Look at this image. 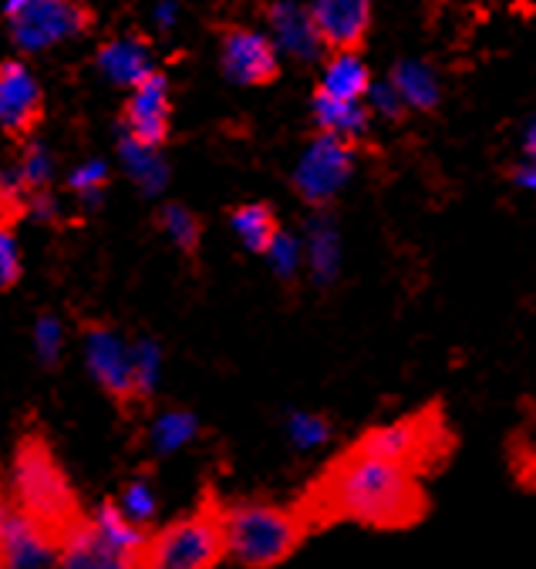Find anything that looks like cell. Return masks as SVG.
Segmentation results:
<instances>
[{
    "label": "cell",
    "mask_w": 536,
    "mask_h": 569,
    "mask_svg": "<svg viewBox=\"0 0 536 569\" xmlns=\"http://www.w3.org/2000/svg\"><path fill=\"white\" fill-rule=\"evenodd\" d=\"M21 277H24V260L18 243V226L0 222V293L18 290Z\"/></svg>",
    "instance_id": "cb8c5ba5"
},
{
    "label": "cell",
    "mask_w": 536,
    "mask_h": 569,
    "mask_svg": "<svg viewBox=\"0 0 536 569\" xmlns=\"http://www.w3.org/2000/svg\"><path fill=\"white\" fill-rule=\"evenodd\" d=\"M310 116H314V126L317 132L325 136H338L351 146H358L371 126V111L365 108V101H345V98H331L325 91H314V101H310Z\"/></svg>",
    "instance_id": "2e32d148"
},
{
    "label": "cell",
    "mask_w": 536,
    "mask_h": 569,
    "mask_svg": "<svg viewBox=\"0 0 536 569\" xmlns=\"http://www.w3.org/2000/svg\"><path fill=\"white\" fill-rule=\"evenodd\" d=\"M149 529L136 526L116 499L98 502L68 532L54 569H139Z\"/></svg>",
    "instance_id": "5b68a950"
},
{
    "label": "cell",
    "mask_w": 536,
    "mask_h": 569,
    "mask_svg": "<svg viewBox=\"0 0 536 569\" xmlns=\"http://www.w3.org/2000/svg\"><path fill=\"white\" fill-rule=\"evenodd\" d=\"M112 176L109 169H105V162H91V166H78L68 179V189L81 199H91V196H101L105 189H109Z\"/></svg>",
    "instance_id": "484cf974"
},
{
    "label": "cell",
    "mask_w": 536,
    "mask_h": 569,
    "mask_svg": "<svg viewBox=\"0 0 536 569\" xmlns=\"http://www.w3.org/2000/svg\"><path fill=\"white\" fill-rule=\"evenodd\" d=\"M81 345L85 365L98 391L112 401L122 418H136L146 401L139 395V371H136V345L105 317L81 320Z\"/></svg>",
    "instance_id": "8992f818"
},
{
    "label": "cell",
    "mask_w": 536,
    "mask_h": 569,
    "mask_svg": "<svg viewBox=\"0 0 536 569\" xmlns=\"http://www.w3.org/2000/svg\"><path fill=\"white\" fill-rule=\"evenodd\" d=\"M48 119L44 88L21 58L0 61V136L14 149L38 142Z\"/></svg>",
    "instance_id": "ba28073f"
},
{
    "label": "cell",
    "mask_w": 536,
    "mask_h": 569,
    "mask_svg": "<svg viewBox=\"0 0 536 569\" xmlns=\"http://www.w3.org/2000/svg\"><path fill=\"white\" fill-rule=\"evenodd\" d=\"M156 222L159 230L176 243V250L186 257V260H196L199 250H202V219L182 206V202H162L156 209Z\"/></svg>",
    "instance_id": "ffe728a7"
},
{
    "label": "cell",
    "mask_w": 536,
    "mask_h": 569,
    "mask_svg": "<svg viewBox=\"0 0 536 569\" xmlns=\"http://www.w3.org/2000/svg\"><path fill=\"white\" fill-rule=\"evenodd\" d=\"M355 156H358V146H351L338 136L317 132L310 139L307 152L300 156L297 172L290 179L294 192L310 206H328L345 189V182L351 179Z\"/></svg>",
    "instance_id": "30bf717a"
},
{
    "label": "cell",
    "mask_w": 536,
    "mask_h": 569,
    "mask_svg": "<svg viewBox=\"0 0 536 569\" xmlns=\"http://www.w3.org/2000/svg\"><path fill=\"white\" fill-rule=\"evenodd\" d=\"M395 91H398V98L405 101V104H411V108H433L436 104V81L428 78V71L425 68H415V64H405V68H398V74H395Z\"/></svg>",
    "instance_id": "603a6c76"
},
{
    "label": "cell",
    "mask_w": 536,
    "mask_h": 569,
    "mask_svg": "<svg viewBox=\"0 0 536 569\" xmlns=\"http://www.w3.org/2000/svg\"><path fill=\"white\" fill-rule=\"evenodd\" d=\"M361 445L375 455H385V459L411 466L418 472L433 462L436 451L443 448V428L436 418H428V415L401 418V421H388V425L365 431Z\"/></svg>",
    "instance_id": "7c38bea8"
},
{
    "label": "cell",
    "mask_w": 536,
    "mask_h": 569,
    "mask_svg": "<svg viewBox=\"0 0 536 569\" xmlns=\"http://www.w3.org/2000/svg\"><path fill=\"white\" fill-rule=\"evenodd\" d=\"M287 438H290V445L297 451H314V448L331 441V425H328V418H320V415L297 411L287 421Z\"/></svg>",
    "instance_id": "d4e9b609"
},
{
    "label": "cell",
    "mask_w": 536,
    "mask_h": 569,
    "mask_svg": "<svg viewBox=\"0 0 536 569\" xmlns=\"http://www.w3.org/2000/svg\"><path fill=\"white\" fill-rule=\"evenodd\" d=\"M199 431V421L196 415L182 411V408H169V411H159L149 425V445L159 451V455H172L179 448H186Z\"/></svg>",
    "instance_id": "44dd1931"
},
{
    "label": "cell",
    "mask_w": 536,
    "mask_h": 569,
    "mask_svg": "<svg viewBox=\"0 0 536 569\" xmlns=\"http://www.w3.org/2000/svg\"><path fill=\"white\" fill-rule=\"evenodd\" d=\"M112 499H116V506H119L136 526H142V529L152 532L156 516H159V492H156V486H152L149 476L129 479V482L119 489V496H112Z\"/></svg>",
    "instance_id": "7402d4cb"
},
{
    "label": "cell",
    "mask_w": 536,
    "mask_h": 569,
    "mask_svg": "<svg viewBox=\"0 0 536 569\" xmlns=\"http://www.w3.org/2000/svg\"><path fill=\"white\" fill-rule=\"evenodd\" d=\"M224 559V502L206 492L189 512L149 532L139 569H217Z\"/></svg>",
    "instance_id": "277c9868"
},
{
    "label": "cell",
    "mask_w": 536,
    "mask_h": 569,
    "mask_svg": "<svg viewBox=\"0 0 536 569\" xmlns=\"http://www.w3.org/2000/svg\"><path fill=\"white\" fill-rule=\"evenodd\" d=\"M421 509L425 499H421L418 472L411 466L368 451L361 441H355L314 479L300 506L307 526L358 522L378 529L408 526L421 516Z\"/></svg>",
    "instance_id": "6da1fadb"
},
{
    "label": "cell",
    "mask_w": 536,
    "mask_h": 569,
    "mask_svg": "<svg viewBox=\"0 0 536 569\" xmlns=\"http://www.w3.org/2000/svg\"><path fill=\"white\" fill-rule=\"evenodd\" d=\"M4 492L18 506V512L38 526L58 549L68 539V532L85 519V506L78 499V489L71 486L64 466L51 448V438L44 428L31 425L11 455V469L4 476Z\"/></svg>",
    "instance_id": "7a4b0ae2"
},
{
    "label": "cell",
    "mask_w": 536,
    "mask_h": 569,
    "mask_svg": "<svg viewBox=\"0 0 536 569\" xmlns=\"http://www.w3.org/2000/svg\"><path fill=\"white\" fill-rule=\"evenodd\" d=\"M58 546L31 526L0 486V569H51Z\"/></svg>",
    "instance_id": "5bb4252c"
},
{
    "label": "cell",
    "mask_w": 536,
    "mask_h": 569,
    "mask_svg": "<svg viewBox=\"0 0 536 569\" xmlns=\"http://www.w3.org/2000/svg\"><path fill=\"white\" fill-rule=\"evenodd\" d=\"M95 68L109 78L119 88H136L149 71H156L152 64V44L146 34H122V38H109L101 41L95 51Z\"/></svg>",
    "instance_id": "9a60e30c"
},
{
    "label": "cell",
    "mask_w": 536,
    "mask_h": 569,
    "mask_svg": "<svg viewBox=\"0 0 536 569\" xmlns=\"http://www.w3.org/2000/svg\"><path fill=\"white\" fill-rule=\"evenodd\" d=\"M267 21H270V31L277 38V44L294 54V58H314L317 51H325L314 34V24H310V14L307 8L294 4V0H274L267 8Z\"/></svg>",
    "instance_id": "e0dca14e"
},
{
    "label": "cell",
    "mask_w": 536,
    "mask_h": 569,
    "mask_svg": "<svg viewBox=\"0 0 536 569\" xmlns=\"http://www.w3.org/2000/svg\"><path fill=\"white\" fill-rule=\"evenodd\" d=\"M314 34L328 54L361 51L371 31V0H307Z\"/></svg>",
    "instance_id": "4fadbf2b"
},
{
    "label": "cell",
    "mask_w": 536,
    "mask_h": 569,
    "mask_svg": "<svg viewBox=\"0 0 536 569\" xmlns=\"http://www.w3.org/2000/svg\"><path fill=\"white\" fill-rule=\"evenodd\" d=\"M4 28L18 51L38 54L88 34L95 28V8L88 0H8Z\"/></svg>",
    "instance_id": "52a82bcc"
},
{
    "label": "cell",
    "mask_w": 536,
    "mask_h": 569,
    "mask_svg": "<svg viewBox=\"0 0 536 569\" xmlns=\"http://www.w3.org/2000/svg\"><path fill=\"white\" fill-rule=\"evenodd\" d=\"M220 64H224V74L244 88H267L280 78L277 44L247 24L220 28Z\"/></svg>",
    "instance_id": "8fae6325"
},
{
    "label": "cell",
    "mask_w": 536,
    "mask_h": 569,
    "mask_svg": "<svg viewBox=\"0 0 536 569\" xmlns=\"http://www.w3.org/2000/svg\"><path fill=\"white\" fill-rule=\"evenodd\" d=\"M230 226L234 233L240 237V243L257 253L267 257L274 250V243L284 237L280 233V216L270 202H240L230 209Z\"/></svg>",
    "instance_id": "ac0fdd59"
},
{
    "label": "cell",
    "mask_w": 536,
    "mask_h": 569,
    "mask_svg": "<svg viewBox=\"0 0 536 569\" xmlns=\"http://www.w3.org/2000/svg\"><path fill=\"white\" fill-rule=\"evenodd\" d=\"M307 519L300 509L264 502V499H244L224 506V539H227V559L244 569H274L287 562L304 536Z\"/></svg>",
    "instance_id": "3957f363"
},
{
    "label": "cell",
    "mask_w": 536,
    "mask_h": 569,
    "mask_svg": "<svg viewBox=\"0 0 536 569\" xmlns=\"http://www.w3.org/2000/svg\"><path fill=\"white\" fill-rule=\"evenodd\" d=\"M119 126L139 152H159L172 139V94L169 78L159 68L129 88V98L119 108Z\"/></svg>",
    "instance_id": "9c48e42d"
},
{
    "label": "cell",
    "mask_w": 536,
    "mask_h": 569,
    "mask_svg": "<svg viewBox=\"0 0 536 569\" xmlns=\"http://www.w3.org/2000/svg\"><path fill=\"white\" fill-rule=\"evenodd\" d=\"M331 98H345V101H365L371 94V74L368 64L361 61V51H338L328 54L325 74H320L317 84Z\"/></svg>",
    "instance_id": "d6986e66"
}]
</instances>
